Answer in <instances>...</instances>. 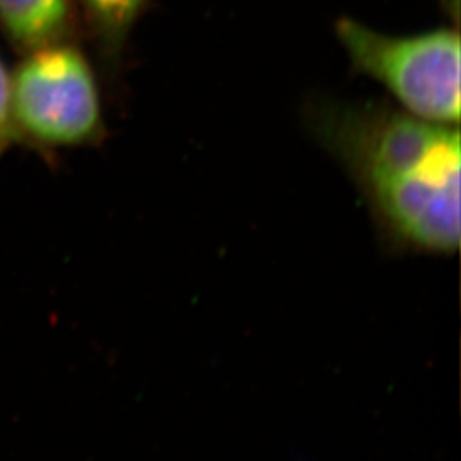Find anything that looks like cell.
Wrapping results in <instances>:
<instances>
[{
	"mask_svg": "<svg viewBox=\"0 0 461 461\" xmlns=\"http://www.w3.org/2000/svg\"><path fill=\"white\" fill-rule=\"evenodd\" d=\"M306 120L393 245L428 255L458 249V125L429 122L373 101H320L310 104Z\"/></svg>",
	"mask_w": 461,
	"mask_h": 461,
	"instance_id": "obj_1",
	"label": "cell"
},
{
	"mask_svg": "<svg viewBox=\"0 0 461 461\" xmlns=\"http://www.w3.org/2000/svg\"><path fill=\"white\" fill-rule=\"evenodd\" d=\"M11 70L17 144L51 156L104 135L98 79L84 50L64 38L19 53Z\"/></svg>",
	"mask_w": 461,
	"mask_h": 461,
	"instance_id": "obj_2",
	"label": "cell"
},
{
	"mask_svg": "<svg viewBox=\"0 0 461 461\" xmlns=\"http://www.w3.org/2000/svg\"><path fill=\"white\" fill-rule=\"evenodd\" d=\"M335 33L357 74L381 84L402 110L429 122L460 123V33L438 28L390 36L340 17Z\"/></svg>",
	"mask_w": 461,
	"mask_h": 461,
	"instance_id": "obj_3",
	"label": "cell"
},
{
	"mask_svg": "<svg viewBox=\"0 0 461 461\" xmlns=\"http://www.w3.org/2000/svg\"><path fill=\"white\" fill-rule=\"evenodd\" d=\"M76 19L74 0H0V33L17 53L74 38Z\"/></svg>",
	"mask_w": 461,
	"mask_h": 461,
	"instance_id": "obj_4",
	"label": "cell"
},
{
	"mask_svg": "<svg viewBox=\"0 0 461 461\" xmlns=\"http://www.w3.org/2000/svg\"><path fill=\"white\" fill-rule=\"evenodd\" d=\"M149 0H74L103 60L115 66Z\"/></svg>",
	"mask_w": 461,
	"mask_h": 461,
	"instance_id": "obj_5",
	"label": "cell"
},
{
	"mask_svg": "<svg viewBox=\"0 0 461 461\" xmlns=\"http://www.w3.org/2000/svg\"><path fill=\"white\" fill-rule=\"evenodd\" d=\"M17 144L13 118V83L11 70L0 59V158Z\"/></svg>",
	"mask_w": 461,
	"mask_h": 461,
	"instance_id": "obj_6",
	"label": "cell"
}]
</instances>
